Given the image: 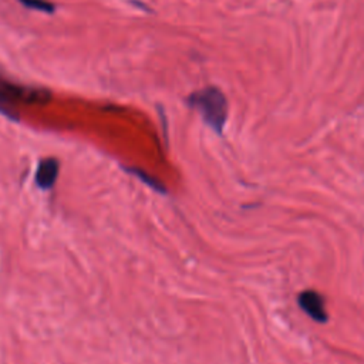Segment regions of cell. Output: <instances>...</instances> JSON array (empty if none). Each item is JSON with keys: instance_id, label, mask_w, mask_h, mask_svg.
Here are the masks:
<instances>
[{"instance_id": "obj_3", "label": "cell", "mask_w": 364, "mask_h": 364, "mask_svg": "<svg viewBox=\"0 0 364 364\" xmlns=\"http://www.w3.org/2000/svg\"><path fill=\"white\" fill-rule=\"evenodd\" d=\"M297 303H299L300 309L305 310L309 317L320 323V325H323V323H326L329 320L328 312H326V302L320 293L315 291L302 292L297 296Z\"/></svg>"}, {"instance_id": "obj_1", "label": "cell", "mask_w": 364, "mask_h": 364, "mask_svg": "<svg viewBox=\"0 0 364 364\" xmlns=\"http://www.w3.org/2000/svg\"><path fill=\"white\" fill-rule=\"evenodd\" d=\"M50 100V93L43 89L27 87L10 82L0 76V113L12 120H17L16 104H45Z\"/></svg>"}, {"instance_id": "obj_5", "label": "cell", "mask_w": 364, "mask_h": 364, "mask_svg": "<svg viewBox=\"0 0 364 364\" xmlns=\"http://www.w3.org/2000/svg\"><path fill=\"white\" fill-rule=\"evenodd\" d=\"M126 171L130 172V174H133V175H135L139 181H143L144 184L148 185L151 190H154V191H157V192H159V194H167V188L164 187L163 182L158 181V179L154 178L152 175L147 174L144 170L133 167V168H126Z\"/></svg>"}, {"instance_id": "obj_2", "label": "cell", "mask_w": 364, "mask_h": 364, "mask_svg": "<svg viewBox=\"0 0 364 364\" xmlns=\"http://www.w3.org/2000/svg\"><path fill=\"white\" fill-rule=\"evenodd\" d=\"M194 104L201 113L205 123L218 134L222 133L228 118V101L220 90L208 87L191 97Z\"/></svg>"}, {"instance_id": "obj_6", "label": "cell", "mask_w": 364, "mask_h": 364, "mask_svg": "<svg viewBox=\"0 0 364 364\" xmlns=\"http://www.w3.org/2000/svg\"><path fill=\"white\" fill-rule=\"evenodd\" d=\"M17 2L27 9L38 10V12H43V13H49V14H52L56 10L54 5L47 2V0H17Z\"/></svg>"}, {"instance_id": "obj_4", "label": "cell", "mask_w": 364, "mask_h": 364, "mask_svg": "<svg viewBox=\"0 0 364 364\" xmlns=\"http://www.w3.org/2000/svg\"><path fill=\"white\" fill-rule=\"evenodd\" d=\"M60 171L58 159L56 158H46L40 161V164L36 171V185L42 190H50L56 184L57 177Z\"/></svg>"}]
</instances>
